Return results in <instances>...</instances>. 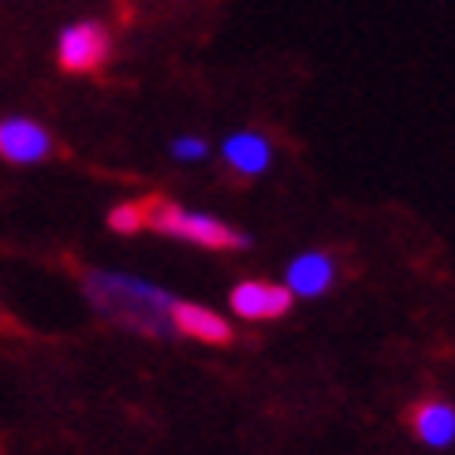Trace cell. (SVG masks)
<instances>
[{
	"label": "cell",
	"mask_w": 455,
	"mask_h": 455,
	"mask_svg": "<svg viewBox=\"0 0 455 455\" xmlns=\"http://www.w3.org/2000/svg\"><path fill=\"white\" fill-rule=\"evenodd\" d=\"M83 283L93 310L108 317L112 325L142 332V336H176L172 310L180 299L157 288V283H146L139 276H124V273H105V269L86 273Z\"/></svg>",
	"instance_id": "obj_1"
},
{
	"label": "cell",
	"mask_w": 455,
	"mask_h": 455,
	"mask_svg": "<svg viewBox=\"0 0 455 455\" xmlns=\"http://www.w3.org/2000/svg\"><path fill=\"white\" fill-rule=\"evenodd\" d=\"M146 228H154L161 235H172V239H187V243H198V246H210V251H239L251 239L239 235L235 228H228L217 217H205V213H191L176 202H164V198H149V220Z\"/></svg>",
	"instance_id": "obj_2"
},
{
	"label": "cell",
	"mask_w": 455,
	"mask_h": 455,
	"mask_svg": "<svg viewBox=\"0 0 455 455\" xmlns=\"http://www.w3.org/2000/svg\"><path fill=\"white\" fill-rule=\"evenodd\" d=\"M60 68L71 71V75H83V71H98L108 52H112V37L105 27L98 23H75L64 30L60 37Z\"/></svg>",
	"instance_id": "obj_3"
},
{
	"label": "cell",
	"mask_w": 455,
	"mask_h": 455,
	"mask_svg": "<svg viewBox=\"0 0 455 455\" xmlns=\"http://www.w3.org/2000/svg\"><path fill=\"white\" fill-rule=\"evenodd\" d=\"M295 295L283 288V283H269V280H243L232 291V310L243 321H276L291 310Z\"/></svg>",
	"instance_id": "obj_4"
},
{
	"label": "cell",
	"mask_w": 455,
	"mask_h": 455,
	"mask_svg": "<svg viewBox=\"0 0 455 455\" xmlns=\"http://www.w3.org/2000/svg\"><path fill=\"white\" fill-rule=\"evenodd\" d=\"M52 154V139L42 124L34 120H4L0 124V157L15 161V164H34V161H45Z\"/></svg>",
	"instance_id": "obj_5"
},
{
	"label": "cell",
	"mask_w": 455,
	"mask_h": 455,
	"mask_svg": "<svg viewBox=\"0 0 455 455\" xmlns=\"http://www.w3.org/2000/svg\"><path fill=\"white\" fill-rule=\"evenodd\" d=\"M411 429H414V437L433 451L455 448V403H448V400L419 403L411 414Z\"/></svg>",
	"instance_id": "obj_6"
},
{
	"label": "cell",
	"mask_w": 455,
	"mask_h": 455,
	"mask_svg": "<svg viewBox=\"0 0 455 455\" xmlns=\"http://www.w3.org/2000/svg\"><path fill=\"white\" fill-rule=\"evenodd\" d=\"M172 329L176 336H191L202 339V344H232V325L220 314L198 307V302H176Z\"/></svg>",
	"instance_id": "obj_7"
},
{
	"label": "cell",
	"mask_w": 455,
	"mask_h": 455,
	"mask_svg": "<svg viewBox=\"0 0 455 455\" xmlns=\"http://www.w3.org/2000/svg\"><path fill=\"white\" fill-rule=\"evenodd\" d=\"M332 280H336L332 258L310 251V254H302L288 265V283H283V288H288L291 295H302V299H317V295H325L332 288Z\"/></svg>",
	"instance_id": "obj_8"
},
{
	"label": "cell",
	"mask_w": 455,
	"mask_h": 455,
	"mask_svg": "<svg viewBox=\"0 0 455 455\" xmlns=\"http://www.w3.org/2000/svg\"><path fill=\"white\" fill-rule=\"evenodd\" d=\"M224 161L232 164L239 176H258L269 168V142L261 135H232L224 142Z\"/></svg>",
	"instance_id": "obj_9"
},
{
	"label": "cell",
	"mask_w": 455,
	"mask_h": 455,
	"mask_svg": "<svg viewBox=\"0 0 455 455\" xmlns=\"http://www.w3.org/2000/svg\"><path fill=\"white\" fill-rule=\"evenodd\" d=\"M146 220H149V198H142V202H124V205H116V210L108 213V228H112V232H124V235L142 232Z\"/></svg>",
	"instance_id": "obj_10"
},
{
	"label": "cell",
	"mask_w": 455,
	"mask_h": 455,
	"mask_svg": "<svg viewBox=\"0 0 455 455\" xmlns=\"http://www.w3.org/2000/svg\"><path fill=\"white\" fill-rule=\"evenodd\" d=\"M172 149H176V157H183V161H198V157H205V142H202V139H180Z\"/></svg>",
	"instance_id": "obj_11"
}]
</instances>
